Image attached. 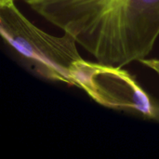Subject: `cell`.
<instances>
[{
	"instance_id": "3957f363",
	"label": "cell",
	"mask_w": 159,
	"mask_h": 159,
	"mask_svg": "<svg viewBox=\"0 0 159 159\" xmlns=\"http://www.w3.org/2000/svg\"><path fill=\"white\" fill-rule=\"evenodd\" d=\"M76 87L105 107L159 121L158 102L121 67L85 60L77 77Z\"/></svg>"
},
{
	"instance_id": "277c9868",
	"label": "cell",
	"mask_w": 159,
	"mask_h": 159,
	"mask_svg": "<svg viewBox=\"0 0 159 159\" xmlns=\"http://www.w3.org/2000/svg\"><path fill=\"white\" fill-rule=\"evenodd\" d=\"M140 62H142L143 65H145L146 67H148L149 69L154 71L159 76V59H148V58H145V59L142 60Z\"/></svg>"
},
{
	"instance_id": "5b68a950",
	"label": "cell",
	"mask_w": 159,
	"mask_h": 159,
	"mask_svg": "<svg viewBox=\"0 0 159 159\" xmlns=\"http://www.w3.org/2000/svg\"><path fill=\"white\" fill-rule=\"evenodd\" d=\"M18 0H0V3H7V2H16Z\"/></svg>"
},
{
	"instance_id": "7a4b0ae2",
	"label": "cell",
	"mask_w": 159,
	"mask_h": 159,
	"mask_svg": "<svg viewBox=\"0 0 159 159\" xmlns=\"http://www.w3.org/2000/svg\"><path fill=\"white\" fill-rule=\"evenodd\" d=\"M16 2L0 3V32L20 61L42 78L76 87L84 59L68 34H49L31 22Z\"/></svg>"
},
{
	"instance_id": "6da1fadb",
	"label": "cell",
	"mask_w": 159,
	"mask_h": 159,
	"mask_svg": "<svg viewBox=\"0 0 159 159\" xmlns=\"http://www.w3.org/2000/svg\"><path fill=\"white\" fill-rule=\"evenodd\" d=\"M22 1L103 64L141 61L159 37V0Z\"/></svg>"
}]
</instances>
